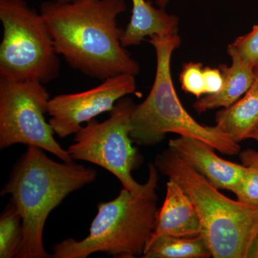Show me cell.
Masks as SVG:
<instances>
[{
  "instance_id": "d4e9b609",
  "label": "cell",
  "mask_w": 258,
  "mask_h": 258,
  "mask_svg": "<svg viewBox=\"0 0 258 258\" xmlns=\"http://www.w3.org/2000/svg\"><path fill=\"white\" fill-rule=\"evenodd\" d=\"M55 1L60 2V3H67V2L71 1V0H55Z\"/></svg>"
},
{
  "instance_id": "6da1fadb",
  "label": "cell",
  "mask_w": 258,
  "mask_h": 258,
  "mask_svg": "<svg viewBox=\"0 0 258 258\" xmlns=\"http://www.w3.org/2000/svg\"><path fill=\"white\" fill-rule=\"evenodd\" d=\"M126 8L125 0H51L42 3L40 13L57 53L73 69L103 81L140 72L122 45L123 30L117 23Z\"/></svg>"
},
{
  "instance_id": "ba28073f",
  "label": "cell",
  "mask_w": 258,
  "mask_h": 258,
  "mask_svg": "<svg viewBox=\"0 0 258 258\" xmlns=\"http://www.w3.org/2000/svg\"><path fill=\"white\" fill-rule=\"evenodd\" d=\"M43 85L38 81L0 79V149L17 144L35 146L64 162H72L45 120L50 98Z\"/></svg>"
},
{
  "instance_id": "603a6c76",
  "label": "cell",
  "mask_w": 258,
  "mask_h": 258,
  "mask_svg": "<svg viewBox=\"0 0 258 258\" xmlns=\"http://www.w3.org/2000/svg\"><path fill=\"white\" fill-rule=\"evenodd\" d=\"M155 1L156 4H157L159 8H164L166 5L170 3L171 0H155Z\"/></svg>"
},
{
  "instance_id": "44dd1931",
  "label": "cell",
  "mask_w": 258,
  "mask_h": 258,
  "mask_svg": "<svg viewBox=\"0 0 258 258\" xmlns=\"http://www.w3.org/2000/svg\"><path fill=\"white\" fill-rule=\"evenodd\" d=\"M242 164L246 166L258 167V152L252 149H247L240 154Z\"/></svg>"
},
{
  "instance_id": "2e32d148",
  "label": "cell",
  "mask_w": 258,
  "mask_h": 258,
  "mask_svg": "<svg viewBox=\"0 0 258 258\" xmlns=\"http://www.w3.org/2000/svg\"><path fill=\"white\" fill-rule=\"evenodd\" d=\"M23 236V219L11 199L0 216V257H18Z\"/></svg>"
},
{
  "instance_id": "cb8c5ba5",
  "label": "cell",
  "mask_w": 258,
  "mask_h": 258,
  "mask_svg": "<svg viewBox=\"0 0 258 258\" xmlns=\"http://www.w3.org/2000/svg\"><path fill=\"white\" fill-rule=\"evenodd\" d=\"M250 139H253V140L255 141L258 144V126L256 128L255 130H254L252 135H251Z\"/></svg>"
},
{
  "instance_id": "7a4b0ae2",
  "label": "cell",
  "mask_w": 258,
  "mask_h": 258,
  "mask_svg": "<svg viewBox=\"0 0 258 258\" xmlns=\"http://www.w3.org/2000/svg\"><path fill=\"white\" fill-rule=\"evenodd\" d=\"M91 168L49 159L40 148L28 146L1 191L10 195L23 219V236L17 258H51L43 231L47 217L70 194L96 180Z\"/></svg>"
},
{
  "instance_id": "9a60e30c",
  "label": "cell",
  "mask_w": 258,
  "mask_h": 258,
  "mask_svg": "<svg viewBox=\"0 0 258 258\" xmlns=\"http://www.w3.org/2000/svg\"><path fill=\"white\" fill-rule=\"evenodd\" d=\"M212 257L202 235L180 237L161 235L149 241L143 258H208Z\"/></svg>"
},
{
  "instance_id": "277c9868",
  "label": "cell",
  "mask_w": 258,
  "mask_h": 258,
  "mask_svg": "<svg viewBox=\"0 0 258 258\" xmlns=\"http://www.w3.org/2000/svg\"><path fill=\"white\" fill-rule=\"evenodd\" d=\"M158 171L154 164H149L143 193L123 188L114 200L98 204L89 235L83 240L69 238L56 244L53 258H86L98 252L115 258L142 257L157 222Z\"/></svg>"
},
{
  "instance_id": "9c48e42d",
  "label": "cell",
  "mask_w": 258,
  "mask_h": 258,
  "mask_svg": "<svg viewBox=\"0 0 258 258\" xmlns=\"http://www.w3.org/2000/svg\"><path fill=\"white\" fill-rule=\"evenodd\" d=\"M135 76L118 75L104 80L88 91L58 95L50 98L49 123L56 135L66 138L76 134L82 128V123L112 111L118 100L136 93Z\"/></svg>"
},
{
  "instance_id": "7c38bea8",
  "label": "cell",
  "mask_w": 258,
  "mask_h": 258,
  "mask_svg": "<svg viewBox=\"0 0 258 258\" xmlns=\"http://www.w3.org/2000/svg\"><path fill=\"white\" fill-rule=\"evenodd\" d=\"M227 52L232 60L231 66L222 64L219 66L223 76V86L218 93L204 96L194 103V108L199 113L232 106L244 96L254 82V66L243 60L230 44L227 47Z\"/></svg>"
},
{
  "instance_id": "3957f363",
  "label": "cell",
  "mask_w": 258,
  "mask_h": 258,
  "mask_svg": "<svg viewBox=\"0 0 258 258\" xmlns=\"http://www.w3.org/2000/svg\"><path fill=\"white\" fill-rule=\"evenodd\" d=\"M154 165L189 195L212 257L248 258L258 232V207L227 198L169 148Z\"/></svg>"
},
{
  "instance_id": "ffe728a7",
  "label": "cell",
  "mask_w": 258,
  "mask_h": 258,
  "mask_svg": "<svg viewBox=\"0 0 258 258\" xmlns=\"http://www.w3.org/2000/svg\"><path fill=\"white\" fill-rule=\"evenodd\" d=\"M206 95L215 94L222 89L224 79L220 69L205 67L203 69Z\"/></svg>"
},
{
  "instance_id": "8992f818",
  "label": "cell",
  "mask_w": 258,
  "mask_h": 258,
  "mask_svg": "<svg viewBox=\"0 0 258 258\" xmlns=\"http://www.w3.org/2000/svg\"><path fill=\"white\" fill-rule=\"evenodd\" d=\"M0 79L45 84L58 77L59 55L40 12L25 0H0Z\"/></svg>"
},
{
  "instance_id": "d6986e66",
  "label": "cell",
  "mask_w": 258,
  "mask_h": 258,
  "mask_svg": "<svg viewBox=\"0 0 258 258\" xmlns=\"http://www.w3.org/2000/svg\"><path fill=\"white\" fill-rule=\"evenodd\" d=\"M230 45L243 60L254 67L258 61V21L251 31L237 37Z\"/></svg>"
},
{
  "instance_id": "4fadbf2b",
  "label": "cell",
  "mask_w": 258,
  "mask_h": 258,
  "mask_svg": "<svg viewBox=\"0 0 258 258\" xmlns=\"http://www.w3.org/2000/svg\"><path fill=\"white\" fill-rule=\"evenodd\" d=\"M132 2V18L121 37L123 47L140 45L147 37L178 35L179 19L175 15L166 13L164 8H155L147 0Z\"/></svg>"
},
{
  "instance_id": "5bb4252c",
  "label": "cell",
  "mask_w": 258,
  "mask_h": 258,
  "mask_svg": "<svg viewBox=\"0 0 258 258\" xmlns=\"http://www.w3.org/2000/svg\"><path fill=\"white\" fill-rule=\"evenodd\" d=\"M251 87L242 98L215 115L216 126L234 142L250 139L258 126V69Z\"/></svg>"
},
{
  "instance_id": "30bf717a",
  "label": "cell",
  "mask_w": 258,
  "mask_h": 258,
  "mask_svg": "<svg viewBox=\"0 0 258 258\" xmlns=\"http://www.w3.org/2000/svg\"><path fill=\"white\" fill-rule=\"evenodd\" d=\"M169 148L219 189L232 191L247 171V166L222 159L211 146L192 137L171 139Z\"/></svg>"
},
{
  "instance_id": "52a82bcc",
  "label": "cell",
  "mask_w": 258,
  "mask_h": 258,
  "mask_svg": "<svg viewBox=\"0 0 258 258\" xmlns=\"http://www.w3.org/2000/svg\"><path fill=\"white\" fill-rule=\"evenodd\" d=\"M136 104L128 97L120 98L104 121L89 120L75 134V143L68 149L73 160L93 163L113 174L124 189L143 193L147 184H140L132 172L142 163L138 149L131 138V118Z\"/></svg>"
},
{
  "instance_id": "484cf974",
  "label": "cell",
  "mask_w": 258,
  "mask_h": 258,
  "mask_svg": "<svg viewBox=\"0 0 258 258\" xmlns=\"http://www.w3.org/2000/svg\"><path fill=\"white\" fill-rule=\"evenodd\" d=\"M254 69H258V61L257 63H256L255 66H254Z\"/></svg>"
},
{
  "instance_id": "5b68a950",
  "label": "cell",
  "mask_w": 258,
  "mask_h": 258,
  "mask_svg": "<svg viewBox=\"0 0 258 258\" xmlns=\"http://www.w3.org/2000/svg\"><path fill=\"white\" fill-rule=\"evenodd\" d=\"M157 56L155 79L150 92L142 103L136 105L132 118L131 138L134 143L154 146L174 133L203 141L222 154L236 155L240 152L238 143L215 126L197 121L184 108L173 83L171 60L173 52L181 45L179 35H155L147 40Z\"/></svg>"
},
{
  "instance_id": "e0dca14e",
  "label": "cell",
  "mask_w": 258,
  "mask_h": 258,
  "mask_svg": "<svg viewBox=\"0 0 258 258\" xmlns=\"http://www.w3.org/2000/svg\"><path fill=\"white\" fill-rule=\"evenodd\" d=\"M203 66L200 62H189L183 66L180 74V83L184 92L198 99L206 96Z\"/></svg>"
},
{
  "instance_id": "ac0fdd59",
  "label": "cell",
  "mask_w": 258,
  "mask_h": 258,
  "mask_svg": "<svg viewBox=\"0 0 258 258\" xmlns=\"http://www.w3.org/2000/svg\"><path fill=\"white\" fill-rule=\"evenodd\" d=\"M231 191L241 203L258 207V167L247 166L243 177Z\"/></svg>"
},
{
  "instance_id": "7402d4cb",
  "label": "cell",
  "mask_w": 258,
  "mask_h": 258,
  "mask_svg": "<svg viewBox=\"0 0 258 258\" xmlns=\"http://www.w3.org/2000/svg\"><path fill=\"white\" fill-rule=\"evenodd\" d=\"M248 258H258V232L249 249Z\"/></svg>"
},
{
  "instance_id": "8fae6325",
  "label": "cell",
  "mask_w": 258,
  "mask_h": 258,
  "mask_svg": "<svg viewBox=\"0 0 258 258\" xmlns=\"http://www.w3.org/2000/svg\"><path fill=\"white\" fill-rule=\"evenodd\" d=\"M200 233V217L192 201L176 181L169 179L165 200L158 210L156 227L150 240L161 235L189 237Z\"/></svg>"
}]
</instances>
